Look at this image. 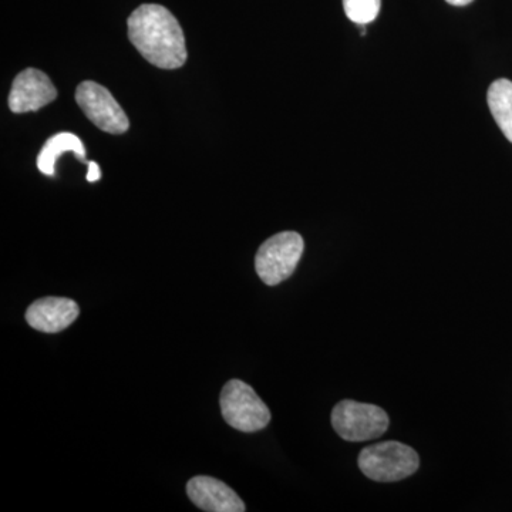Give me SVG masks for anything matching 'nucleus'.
Listing matches in <instances>:
<instances>
[{
	"label": "nucleus",
	"instance_id": "nucleus-1",
	"mask_svg": "<svg viewBox=\"0 0 512 512\" xmlns=\"http://www.w3.org/2000/svg\"><path fill=\"white\" fill-rule=\"evenodd\" d=\"M128 39L140 55L158 69L174 70L187 62V46L180 23L161 5H141L127 20Z\"/></svg>",
	"mask_w": 512,
	"mask_h": 512
},
{
	"label": "nucleus",
	"instance_id": "nucleus-2",
	"mask_svg": "<svg viewBox=\"0 0 512 512\" xmlns=\"http://www.w3.org/2000/svg\"><path fill=\"white\" fill-rule=\"evenodd\" d=\"M359 468L377 483H397L413 476L420 467L416 450L399 441H383L363 448L359 454Z\"/></svg>",
	"mask_w": 512,
	"mask_h": 512
},
{
	"label": "nucleus",
	"instance_id": "nucleus-3",
	"mask_svg": "<svg viewBox=\"0 0 512 512\" xmlns=\"http://www.w3.org/2000/svg\"><path fill=\"white\" fill-rule=\"evenodd\" d=\"M305 242L298 232H279L259 247L255 256L256 274L268 286H276L291 278L301 261Z\"/></svg>",
	"mask_w": 512,
	"mask_h": 512
},
{
	"label": "nucleus",
	"instance_id": "nucleus-4",
	"mask_svg": "<svg viewBox=\"0 0 512 512\" xmlns=\"http://www.w3.org/2000/svg\"><path fill=\"white\" fill-rule=\"evenodd\" d=\"M220 406L222 417L229 426L244 433L265 429L271 421V412L264 400L242 380L232 379L225 384Z\"/></svg>",
	"mask_w": 512,
	"mask_h": 512
},
{
	"label": "nucleus",
	"instance_id": "nucleus-5",
	"mask_svg": "<svg viewBox=\"0 0 512 512\" xmlns=\"http://www.w3.org/2000/svg\"><path fill=\"white\" fill-rule=\"evenodd\" d=\"M389 423L387 413L375 404L342 400L332 410L333 429L352 443L379 439L389 429Z\"/></svg>",
	"mask_w": 512,
	"mask_h": 512
},
{
	"label": "nucleus",
	"instance_id": "nucleus-6",
	"mask_svg": "<svg viewBox=\"0 0 512 512\" xmlns=\"http://www.w3.org/2000/svg\"><path fill=\"white\" fill-rule=\"evenodd\" d=\"M76 101L94 126L110 134L126 133L130 121L113 94L96 82H83L76 90Z\"/></svg>",
	"mask_w": 512,
	"mask_h": 512
},
{
	"label": "nucleus",
	"instance_id": "nucleus-7",
	"mask_svg": "<svg viewBox=\"0 0 512 512\" xmlns=\"http://www.w3.org/2000/svg\"><path fill=\"white\" fill-rule=\"evenodd\" d=\"M56 97V87L47 74L37 69H26L13 80L9 109L16 114L37 111L55 101Z\"/></svg>",
	"mask_w": 512,
	"mask_h": 512
},
{
	"label": "nucleus",
	"instance_id": "nucleus-8",
	"mask_svg": "<svg viewBox=\"0 0 512 512\" xmlns=\"http://www.w3.org/2000/svg\"><path fill=\"white\" fill-rule=\"evenodd\" d=\"M187 494L192 503L202 511L244 512V501L232 488L214 477L197 476L187 484Z\"/></svg>",
	"mask_w": 512,
	"mask_h": 512
},
{
	"label": "nucleus",
	"instance_id": "nucleus-9",
	"mask_svg": "<svg viewBox=\"0 0 512 512\" xmlns=\"http://www.w3.org/2000/svg\"><path fill=\"white\" fill-rule=\"evenodd\" d=\"M80 308L67 298L37 299L26 311V320L33 329L43 333H59L79 318Z\"/></svg>",
	"mask_w": 512,
	"mask_h": 512
},
{
	"label": "nucleus",
	"instance_id": "nucleus-10",
	"mask_svg": "<svg viewBox=\"0 0 512 512\" xmlns=\"http://www.w3.org/2000/svg\"><path fill=\"white\" fill-rule=\"evenodd\" d=\"M72 151L82 163L86 164V148L82 140L72 133H59L50 137L37 157V168L45 175H55L57 158L62 154Z\"/></svg>",
	"mask_w": 512,
	"mask_h": 512
},
{
	"label": "nucleus",
	"instance_id": "nucleus-11",
	"mask_svg": "<svg viewBox=\"0 0 512 512\" xmlns=\"http://www.w3.org/2000/svg\"><path fill=\"white\" fill-rule=\"evenodd\" d=\"M487 100L495 123L512 143V82L495 80L488 89Z\"/></svg>",
	"mask_w": 512,
	"mask_h": 512
},
{
	"label": "nucleus",
	"instance_id": "nucleus-12",
	"mask_svg": "<svg viewBox=\"0 0 512 512\" xmlns=\"http://www.w3.org/2000/svg\"><path fill=\"white\" fill-rule=\"evenodd\" d=\"M382 0H343L346 16L356 25H369L377 18Z\"/></svg>",
	"mask_w": 512,
	"mask_h": 512
},
{
	"label": "nucleus",
	"instance_id": "nucleus-13",
	"mask_svg": "<svg viewBox=\"0 0 512 512\" xmlns=\"http://www.w3.org/2000/svg\"><path fill=\"white\" fill-rule=\"evenodd\" d=\"M101 178V171L99 164L96 161H90L89 163V173H87V181L89 183H96Z\"/></svg>",
	"mask_w": 512,
	"mask_h": 512
},
{
	"label": "nucleus",
	"instance_id": "nucleus-14",
	"mask_svg": "<svg viewBox=\"0 0 512 512\" xmlns=\"http://www.w3.org/2000/svg\"><path fill=\"white\" fill-rule=\"evenodd\" d=\"M446 2L453 6H467L473 3L474 0H446Z\"/></svg>",
	"mask_w": 512,
	"mask_h": 512
}]
</instances>
